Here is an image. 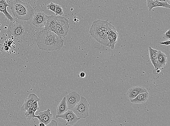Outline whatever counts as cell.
Returning <instances> with one entry per match:
<instances>
[{
	"label": "cell",
	"instance_id": "13",
	"mask_svg": "<svg viewBox=\"0 0 170 126\" xmlns=\"http://www.w3.org/2000/svg\"><path fill=\"white\" fill-rule=\"evenodd\" d=\"M56 16V15L49 16L44 27L45 29L54 32L57 34L55 23Z\"/></svg>",
	"mask_w": 170,
	"mask_h": 126
},
{
	"label": "cell",
	"instance_id": "20",
	"mask_svg": "<svg viewBox=\"0 0 170 126\" xmlns=\"http://www.w3.org/2000/svg\"><path fill=\"white\" fill-rule=\"evenodd\" d=\"M148 50L149 55H150V58L151 61H154V59H157L158 50L154 49H153L151 47H149Z\"/></svg>",
	"mask_w": 170,
	"mask_h": 126
},
{
	"label": "cell",
	"instance_id": "14",
	"mask_svg": "<svg viewBox=\"0 0 170 126\" xmlns=\"http://www.w3.org/2000/svg\"><path fill=\"white\" fill-rule=\"evenodd\" d=\"M147 6L149 11L151 10L153 8L156 7H162L169 9L170 5L169 4L165 2L158 1H147Z\"/></svg>",
	"mask_w": 170,
	"mask_h": 126
},
{
	"label": "cell",
	"instance_id": "30",
	"mask_svg": "<svg viewBox=\"0 0 170 126\" xmlns=\"http://www.w3.org/2000/svg\"><path fill=\"white\" fill-rule=\"evenodd\" d=\"M80 76L81 78H84L86 76L85 73L83 72H81L80 74Z\"/></svg>",
	"mask_w": 170,
	"mask_h": 126
},
{
	"label": "cell",
	"instance_id": "4",
	"mask_svg": "<svg viewBox=\"0 0 170 126\" xmlns=\"http://www.w3.org/2000/svg\"><path fill=\"white\" fill-rule=\"evenodd\" d=\"M89 106L90 105L85 98L81 97L80 100L74 107L72 110L77 117L80 119L85 118L88 116Z\"/></svg>",
	"mask_w": 170,
	"mask_h": 126
},
{
	"label": "cell",
	"instance_id": "31",
	"mask_svg": "<svg viewBox=\"0 0 170 126\" xmlns=\"http://www.w3.org/2000/svg\"><path fill=\"white\" fill-rule=\"evenodd\" d=\"M157 1L161 2H167L170 4V0H157Z\"/></svg>",
	"mask_w": 170,
	"mask_h": 126
},
{
	"label": "cell",
	"instance_id": "27",
	"mask_svg": "<svg viewBox=\"0 0 170 126\" xmlns=\"http://www.w3.org/2000/svg\"><path fill=\"white\" fill-rule=\"evenodd\" d=\"M5 1L9 5V8L11 9L17 0H5Z\"/></svg>",
	"mask_w": 170,
	"mask_h": 126
},
{
	"label": "cell",
	"instance_id": "1",
	"mask_svg": "<svg viewBox=\"0 0 170 126\" xmlns=\"http://www.w3.org/2000/svg\"><path fill=\"white\" fill-rule=\"evenodd\" d=\"M35 41L40 49L47 51H59L64 43L62 37L45 29L36 33Z\"/></svg>",
	"mask_w": 170,
	"mask_h": 126
},
{
	"label": "cell",
	"instance_id": "17",
	"mask_svg": "<svg viewBox=\"0 0 170 126\" xmlns=\"http://www.w3.org/2000/svg\"><path fill=\"white\" fill-rule=\"evenodd\" d=\"M68 110L66 102V97H64L58 105L57 108V115L63 114Z\"/></svg>",
	"mask_w": 170,
	"mask_h": 126
},
{
	"label": "cell",
	"instance_id": "24",
	"mask_svg": "<svg viewBox=\"0 0 170 126\" xmlns=\"http://www.w3.org/2000/svg\"><path fill=\"white\" fill-rule=\"evenodd\" d=\"M39 101L37 100H35L33 103L32 104L31 108L33 109L34 112L35 113L37 110H39V107L38 103Z\"/></svg>",
	"mask_w": 170,
	"mask_h": 126
},
{
	"label": "cell",
	"instance_id": "3",
	"mask_svg": "<svg viewBox=\"0 0 170 126\" xmlns=\"http://www.w3.org/2000/svg\"><path fill=\"white\" fill-rule=\"evenodd\" d=\"M11 9L15 18L20 20H29L34 14V10L31 5L20 0H17Z\"/></svg>",
	"mask_w": 170,
	"mask_h": 126
},
{
	"label": "cell",
	"instance_id": "22",
	"mask_svg": "<svg viewBox=\"0 0 170 126\" xmlns=\"http://www.w3.org/2000/svg\"><path fill=\"white\" fill-rule=\"evenodd\" d=\"M151 62L153 64V65L154 66L156 71L159 70V69H160L162 67L161 65H160L158 58L157 59H154V61H152Z\"/></svg>",
	"mask_w": 170,
	"mask_h": 126
},
{
	"label": "cell",
	"instance_id": "25",
	"mask_svg": "<svg viewBox=\"0 0 170 126\" xmlns=\"http://www.w3.org/2000/svg\"><path fill=\"white\" fill-rule=\"evenodd\" d=\"M56 6V4L53 2H51L47 5V8L49 10L55 12Z\"/></svg>",
	"mask_w": 170,
	"mask_h": 126
},
{
	"label": "cell",
	"instance_id": "12",
	"mask_svg": "<svg viewBox=\"0 0 170 126\" xmlns=\"http://www.w3.org/2000/svg\"><path fill=\"white\" fill-rule=\"evenodd\" d=\"M40 100V99L35 94H30L27 98L25 99L24 104L21 107V110L26 112L28 108L31 107L34 101L37 100L39 102Z\"/></svg>",
	"mask_w": 170,
	"mask_h": 126
},
{
	"label": "cell",
	"instance_id": "26",
	"mask_svg": "<svg viewBox=\"0 0 170 126\" xmlns=\"http://www.w3.org/2000/svg\"><path fill=\"white\" fill-rule=\"evenodd\" d=\"M163 38L165 40H170V30L169 29L164 34Z\"/></svg>",
	"mask_w": 170,
	"mask_h": 126
},
{
	"label": "cell",
	"instance_id": "6",
	"mask_svg": "<svg viewBox=\"0 0 170 126\" xmlns=\"http://www.w3.org/2000/svg\"><path fill=\"white\" fill-rule=\"evenodd\" d=\"M89 33L92 37L98 42L103 45V34L102 29L99 20H95L92 23Z\"/></svg>",
	"mask_w": 170,
	"mask_h": 126
},
{
	"label": "cell",
	"instance_id": "10",
	"mask_svg": "<svg viewBox=\"0 0 170 126\" xmlns=\"http://www.w3.org/2000/svg\"><path fill=\"white\" fill-rule=\"evenodd\" d=\"M147 92L146 88H145L143 86H133L130 88L128 89L127 93V96L128 99L130 100L133 99L137 96L139 94L145 93Z\"/></svg>",
	"mask_w": 170,
	"mask_h": 126
},
{
	"label": "cell",
	"instance_id": "2",
	"mask_svg": "<svg viewBox=\"0 0 170 126\" xmlns=\"http://www.w3.org/2000/svg\"><path fill=\"white\" fill-rule=\"evenodd\" d=\"M31 31L30 24L26 20L16 18L10 21L8 34L9 37L12 36L16 40H24L27 38Z\"/></svg>",
	"mask_w": 170,
	"mask_h": 126
},
{
	"label": "cell",
	"instance_id": "19",
	"mask_svg": "<svg viewBox=\"0 0 170 126\" xmlns=\"http://www.w3.org/2000/svg\"><path fill=\"white\" fill-rule=\"evenodd\" d=\"M108 25L109 31L114 39L115 42L116 43L119 37L118 33H117L116 28L111 24V23L109 22Z\"/></svg>",
	"mask_w": 170,
	"mask_h": 126
},
{
	"label": "cell",
	"instance_id": "7",
	"mask_svg": "<svg viewBox=\"0 0 170 126\" xmlns=\"http://www.w3.org/2000/svg\"><path fill=\"white\" fill-rule=\"evenodd\" d=\"M66 102L68 110H72L80 100L81 96L75 91H73L66 96Z\"/></svg>",
	"mask_w": 170,
	"mask_h": 126
},
{
	"label": "cell",
	"instance_id": "11",
	"mask_svg": "<svg viewBox=\"0 0 170 126\" xmlns=\"http://www.w3.org/2000/svg\"><path fill=\"white\" fill-rule=\"evenodd\" d=\"M50 110L48 109L46 110L39 113L38 115L37 118L39 120L40 123H44L45 126L50 123L52 120L53 114H51Z\"/></svg>",
	"mask_w": 170,
	"mask_h": 126
},
{
	"label": "cell",
	"instance_id": "23",
	"mask_svg": "<svg viewBox=\"0 0 170 126\" xmlns=\"http://www.w3.org/2000/svg\"><path fill=\"white\" fill-rule=\"evenodd\" d=\"M55 13L56 16H62L63 14V9L60 5L56 4V6Z\"/></svg>",
	"mask_w": 170,
	"mask_h": 126
},
{
	"label": "cell",
	"instance_id": "18",
	"mask_svg": "<svg viewBox=\"0 0 170 126\" xmlns=\"http://www.w3.org/2000/svg\"><path fill=\"white\" fill-rule=\"evenodd\" d=\"M167 55L161 51H158V59L162 67L165 66L167 63Z\"/></svg>",
	"mask_w": 170,
	"mask_h": 126
},
{
	"label": "cell",
	"instance_id": "29",
	"mask_svg": "<svg viewBox=\"0 0 170 126\" xmlns=\"http://www.w3.org/2000/svg\"><path fill=\"white\" fill-rule=\"evenodd\" d=\"M160 44L166 45V46H169L170 44V40H167L164 42H160L159 43Z\"/></svg>",
	"mask_w": 170,
	"mask_h": 126
},
{
	"label": "cell",
	"instance_id": "16",
	"mask_svg": "<svg viewBox=\"0 0 170 126\" xmlns=\"http://www.w3.org/2000/svg\"><path fill=\"white\" fill-rule=\"evenodd\" d=\"M9 6L5 0H0V12L3 13L9 21H12L14 19L12 16L7 12V7Z\"/></svg>",
	"mask_w": 170,
	"mask_h": 126
},
{
	"label": "cell",
	"instance_id": "32",
	"mask_svg": "<svg viewBox=\"0 0 170 126\" xmlns=\"http://www.w3.org/2000/svg\"><path fill=\"white\" fill-rule=\"evenodd\" d=\"M39 126H45V125L44 123H40L39 124Z\"/></svg>",
	"mask_w": 170,
	"mask_h": 126
},
{
	"label": "cell",
	"instance_id": "33",
	"mask_svg": "<svg viewBox=\"0 0 170 126\" xmlns=\"http://www.w3.org/2000/svg\"><path fill=\"white\" fill-rule=\"evenodd\" d=\"M147 1H158L157 0H147Z\"/></svg>",
	"mask_w": 170,
	"mask_h": 126
},
{
	"label": "cell",
	"instance_id": "9",
	"mask_svg": "<svg viewBox=\"0 0 170 126\" xmlns=\"http://www.w3.org/2000/svg\"><path fill=\"white\" fill-rule=\"evenodd\" d=\"M49 16L42 12L36 13L33 17V24L36 27H44Z\"/></svg>",
	"mask_w": 170,
	"mask_h": 126
},
{
	"label": "cell",
	"instance_id": "5",
	"mask_svg": "<svg viewBox=\"0 0 170 126\" xmlns=\"http://www.w3.org/2000/svg\"><path fill=\"white\" fill-rule=\"evenodd\" d=\"M55 23L57 35L61 37H64L68 35L70 26L68 20L64 17L56 16Z\"/></svg>",
	"mask_w": 170,
	"mask_h": 126
},
{
	"label": "cell",
	"instance_id": "8",
	"mask_svg": "<svg viewBox=\"0 0 170 126\" xmlns=\"http://www.w3.org/2000/svg\"><path fill=\"white\" fill-rule=\"evenodd\" d=\"M56 118H61L67 121L66 125H73L76 123L78 120L80 119L73 112L72 110H68L67 112L61 115H56Z\"/></svg>",
	"mask_w": 170,
	"mask_h": 126
},
{
	"label": "cell",
	"instance_id": "15",
	"mask_svg": "<svg viewBox=\"0 0 170 126\" xmlns=\"http://www.w3.org/2000/svg\"><path fill=\"white\" fill-rule=\"evenodd\" d=\"M149 97L148 92L139 94L135 98L130 100V102L136 104H143L146 102Z\"/></svg>",
	"mask_w": 170,
	"mask_h": 126
},
{
	"label": "cell",
	"instance_id": "28",
	"mask_svg": "<svg viewBox=\"0 0 170 126\" xmlns=\"http://www.w3.org/2000/svg\"><path fill=\"white\" fill-rule=\"evenodd\" d=\"M58 126V123L57 122L54 120H52L48 124L47 126Z\"/></svg>",
	"mask_w": 170,
	"mask_h": 126
},
{
	"label": "cell",
	"instance_id": "21",
	"mask_svg": "<svg viewBox=\"0 0 170 126\" xmlns=\"http://www.w3.org/2000/svg\"><path fill=\"white\" fill-rule=\"evenodd\" d=\"M35 113L34 112L31 107H30L26 111L25 113V116L28 120H30L35 117L37 118L38 115H35Z\"/></svg>",
	"mask_w": 170,
	"mask_h": 126
}]
</instances>
